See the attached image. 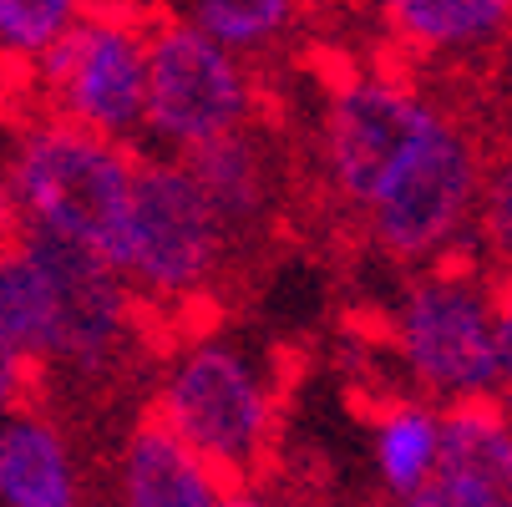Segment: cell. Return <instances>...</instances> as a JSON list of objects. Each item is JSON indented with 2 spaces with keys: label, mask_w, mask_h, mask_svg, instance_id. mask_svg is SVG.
<instances>
[{
  "label": "cell",
  "mask_w": 512,
  "mask_h": 507,
  "mask_svg": "<svg viewBox=\"0 0 512 507\" xmlns=\"http://www.w3.org/2000/svg\"><path fill=\"white\" fill-rule=\"evenodd\" d=\"M396 36L421 51H477L512 26V0H381Z\"/></svg>",
  "instance_id": "9a60e30c"
},
{
  "label": "cell",
  "mask_w": 512,
  "mask_h": 507,
  "mask_svg": "<svg viewBox=\"0 0 512 507\" xmlns=\"http://www.w3.org/2000/svg\"><path fill=\"white\" fill-rule=\"evenodd\" d=\"M254 77L244 51L213 41L193 21H163L148 31V112L142 137L183 158L203 142L249 127Z\"/></svg>",
  "instance_id": "8992f818"
},
{
  "label": "cell",
  "mask_w": 512,
  "mask_h": 507,
  "mask_svg": "<svg viewBox=\"0 0 512 507\" xmlns=\"http://www.w3.org/2000/svg\"><path fill=\"white\" fill-rule=\"evenodd\" d=\"M183 21L234 51H264L295 21V0H183Z\"/></svg>",
  "instance_id": "e0dca14e"
},
{
  "label": "cell",
  "mask_w": 512,
  "mask_h": 507,
  "mask_svg": "<svg viewBox=\"0 0 512 507\" xmlns=\"http://www.w3.org/2000/svg\"><path fill=\"white\" fill-rule=\"evenodd\" d=\"M51 117L137 142L148 112V26L127 11H82L41 56Z\"/></svg>",
  "instance_id": "52a82bcc"
},
{
  "label": "cell",
  "mask_w": 512,
  "mask_h": 507,
  "mask_svg": "<svg viewBox=\"0 0 512 507\" xmlns=\"http://www.w3.org/2000/svg\"><path fill=\"white\" fill-rule=\"evenodd\" d=\"M436 117L416 92L386 82V77H355L345 82L325 107V173L345 203H365L386 178V168L421 137V127Z\"/></svg>",
  "instance_id": "9c48e42d"
},
{
  "label": "cell",
  "mask_w": 512,
  "mask_h": 507,
  "mask_svg": "<svg viewBox=\"0 0 512 507\" xmlns=\"http://www.w3.org/2000/svg\"><path fill=\"white\" fill-rule=\"evenodd\" d=\"M132 178H137L132 142L56 117L21 137L6 183L21 213V229H41L112 259L127 219Z\"/></svg>",
  "instance_id": "6da1fadb"
},
{
  "label": "cell",
  "mask_w": 512,
  "mask_h": 507,
  "mask_svg": "<svg viewBox=\"0 0 512 507\" xmlns=\"http://www.w3.org/2000/svg\"><path fill=\"white\" fill-rule=\"evenodd\" d=\"M82 472L71 442L31 411H0V502L6 507H71Z\"/></svg>",
  "instance_id": "7c38bea8"
},
{
  "label": "cell",
  "mask_w": 512,
  "mask_h": 507,
  "mask_svg": "<svg viewBox=\"0 0 512 507\" xmlns=\"http://www.w3.org/2000/svg\"><path fill=\"white\" fill-rule=\"evenodd\" d=\"M497 295L477 269L447 264L426 269L406 289L396 310V350L406 376L436 401H477L497 396V360H492V320Z\"/></svg>",
  "instance_id": "5b68a950"
},
{
  "label": "cell",
  "mask_w": 512,
  "mask_h": 507,
  "mask_svg": "<svg viewBox=\"0 0 512 507\" xmlns=\"http://www.w3.org/2000/svg\"><path fill=\"white\" fill-rule=\"evenodd\" d=\"M92 0H0V51L36 61Z\"/></svg>",
  "instance_id": "ac0fdd59"
},
{
  "label": "cell",
  "mask_w": 512,
  "mask_h": 507,
  "mask_svg": "<svg viewBox=\"0 0 512 507\" xmlns=\"http://www.w3.org/2000/svg\"><path fill=\"white\" fill-rule=\"evenodd\" d=\"M436 447H442V411H431L426 401L391 406L371 431V467L381 492L396 502H421L436 467Z\"/></svg>",
  "instance_id": "5bb4252c"
},
{
  "label": "cell",
  "mask_w": 512,
  "mask_h": 507,
  "mask_svg": "<svg viewBox=\"0 0 512 507\" xmlns=\"http://www.w3.org/2000/svg\"><path fill=\"white\" fill-rule=\"evenodd\" d=\"M482 193V163L462 127H452L436 112L421 137L386 168L376 193L360 203L371 239L406 259V264H431L442 259L472 224Z\"/></svg>",
  "instance_id": "3957f363"
},
{
  "label": "cell",
  "mask_w": 512,
  "mask_h": 507,
  "mask_svg": "<svg viewBox=\"0 0 512 507\" xmlns=\"http://www.w3.org/2000/svg\"><path fill=\"white\" fill-rule=\"evenodd\" d=\"M26 376H31V360H21L6 340H0V411H11L26 396Z\"/></svg>",
  "instance_id": "44dd1931"
},
{
  "label": "cell",
  "mask_w": 512,
  "mask_h": 507,
  "mask_svg": "<svg viewBox=\"0 0 512 507\" xmlns=\"http://www.w3.org/2000/svg\"><path fill=\"white\" fill-rule=\"evenodd\" d=\"M0 340L21 360L46 366L51 360V300L36 259L21 249V239L0 244Z\"/></svg>",
  "instance_id": "2e32d148"
},
{
  "label": "cell",
  "mask_w": 512,
  "mask_h": 507,
  "mask_svg": "<svg viewBox=\"0 0 512 507\" xmlns=\"http://www.w3.org/2000/svg\"><path fill=\"white\" fill-rule=\"evenodd\" d=\"M421 507H512V421L497 396L442 411V447Z\"/></svg>",
  "instance_id": "30bf717a"
},
{
  "label": "cell",
  "mask_w": 512,
  "mask_h": 507,
  "mask_svg": "<svg viewBox=\"0 0 512 507\" xmlns=\"http://www.w3.org/2000/svg\"><path fill=\"white\" fill-rule=\"evenodd\" d=\"M224 219L203 198L198 178L188 173L183 158H137L132 198L112 264L132 284V295L148 300H193L213 279L218 259H224Z\"/></svg>",
  "instance_id": "7a4b0ae2"
},
{
  "label": "cell",
  "mask_w": 512,
  "mask_h": 507,
  "mask_svg": "<svg viewBox=\"0 0 512 507\" xmlns=\"http://www.w3.org/2000/svg\"><path fill=\"white\" fill-rule=\"evenodd\" d=\"M492 360H497V396H512V289H502V295H497Z\"/></svg>",
  "instance_id": "ffe728a7"
},
{
  "label": "cell",
  "mask_w": 512,
  "mask_h": 507,
  "mask_svg": "<svg viewBox=\"0 0 512 507\" xmlns=\"http://www.w3.org/2000/svg\"><path fill=\"white\" fill-rule=\"evenodd\" d=\"M122 502L132 507H224L239 497L234 477L224 467H213L193 442H183L168 421H142L117 467Z\"/></svg>",
  "instance_id": "8fae6325"
},
{
  "label": "cell",
  "mask_w": 512,
  "mask_h": 507,
  "mask_svg": "<svg viewBox=\"0 0 512 507\" xmlns=\"http://www.w3.org/2000/svg\"><path fill=\"white\" fill-rule=\"evenodd\" d=\"M472 224L482 229V244H487L492 264L512 279V158H502L492 173H482Z\"/></svg>",
  "instance_id": "d6986e66"
},
{
  "label": "cell",
  "mask_w": 512,
  "mask_h": 507,
  "mask_svg": "<svg viewBox=\"0 0 512 507\" xmlns=\"http://www.w3.org/2000/svg\"><path fill=\"white\" fill-rule=\"evenodd\" d=\"M183 163L198 178L213 213L224 219V229H249V224L264 219V208H269V163L259 153V142L249 137V127L203 142V148L183 153Z\"/></svg>",
  "instance_id": "4fadbf2b"
},
{
  "label": "cell",
  "mask_w": 512,
  "mask_h": 507,
  "mask_svg": "<svg viewBox=\"0 0 512 507\" xmlns=\"http://www.w3.org/2000/svg\"><path fill=\"white\" fill-rule=\"evenodd\" d=\"M21 249L36 259L51 300V360L46 366L107 371L132 335V284L122 269L71 239L21 229Z\"/></svg>",
  "instance_id": "ba28073f"
},
{
  "label": "cell",
  "mask_w": 512,
  "mask_h": 507,
  "mask_svg": "<svg viewBox=\"0 0 512 507\" xmlns=\"http://www.w3.org/2000/svg\"><path fill=\"white\" fill-rule=\"evenodd\" d=\"M158 421L193 442L213 467L244 482L274 431V391L264 366L234 340L213 335L178 350L158 391Z\"/></svg>",
  "instance_id": "277c9868"
},
{
  "label": "cell",
  "mask_w": 512,
  "mask_h": 507,
  "mask_svg": "<svg viewBox=\"0 0 512 507\" xmlns=\"http://www.w3.org/2000/svg\"><path fill=\"white\" fill-rule=\"evenodd\" d=\"M21 234V213H16V198H11V183H0V244Z\"/></svg>",
  "instance_id": "7402d4cb"
}]
</instances>
